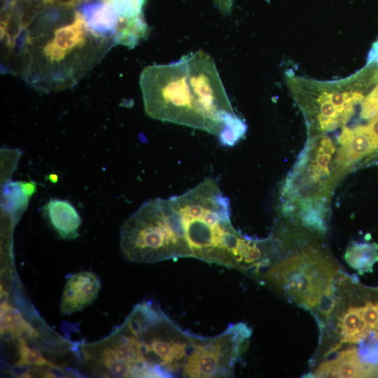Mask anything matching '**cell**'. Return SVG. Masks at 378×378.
Masks as SVG:
<instances>
[{"label":"cell","instance_id":"cell-25","mask_svg":"<svg viewBox=\"0 0 378 378\" xmlns=\"http://www.w3.org/2000/svg\"><path fill=\"white\" fill-rule=\"evenodd\" d=\"M64 3L71 6H78L80 4L84 2L86 0H62Z\"/></svg>","mask_w":378,"mask_h":378},{"label":"cell","instance_id":"cell-5","mask_svg":"<svg viewBox=\"0 0 378 378\" xmlns=\"http://www.w3.org/2000/svg\"><path fill=\"white\" fill-rule=\"evenodd\" d=\"M122 326L150 377H182L190 354L202 337L178 327L150 302L136 304Z\"/></svg>","mask_w":378,"mask_h":378},{"label":"cell","instance_id":"cell-19","mask_svg":"<svg viewBox=\"0 0 378 378\" xmlns=\"http://www.w3.org/2000/svg\"><path fill=\"white\" fill-rule=\"evenodd\" d=\"M17 341L19 354V360L17 362L18 366L34 365L55 368L54 364L43 356L38 348L29 346L23 337L17 338Z\"/></svg>","mask_w":378,"mask_h":378},{"label":"cell","instance_id":"cell-26","mask_svg":"<svg viewBox=\"0 0 378 378\" xmlns=\"http://www.w3.org/2000/svg\"><path fill=\"white\" fill-rule=\"evenodd\" d=\"M48 179L53 183H56L58 179V176L56 174H50L48 176Z\"/></svg>","mask_w":378,"mask_h":378},{"label":"cell","instance_id":"cell-14","mask_svg":"<svg viewBox=\"0 0 378 378\" xmlns=\"http://www.w3.org/2000/svg\"><path fill=\"white\" fill-rule=\"evenodd\" d=\"M43 211L60 238L73 239L78 237L81 218L69 202L51 199L44 205Z\"/></svg>","mask_w":378,"mask_h":378},{"label":"cell","instance_id":"cell-1","mask_svg":"<svg viewBox=\"0 0 378 378\" xmlns=\"http://www.w3.org/2000/svg\"><path fill=\"white\" fill-rule=\"evenodd\" d=\"M139 85L151 118L209 132L225 146L246 134V125L234 112L214 59L202 50L146 66Z\"/></svg>","mask_w":378,"mask_h":378},{"label":"cell","instance_id":"cell-2","mask_svg":"<svg viewBox=\"0 0 378 378\" xmlns=\"http://www.w3.org/2000/svg\"><path fill=\"white\" fill-rule=\"evenodd\" d=\"M114 46L89 27L78 6H56L16 36L7 70L42 92L60 91L77 85Z\"/></svg>","mask_w":378,"mask_h":378},{"label":"cell","instance_id":"cell-17","mask_svg":"<svg viewBox=\"0 0 378 378\" xmlns=\"http://www.w3.org/2000/svg\"><path fill=\"white\" fill-rule=\"evenodd\" d=\"M344 258L349 265L360 274L368 272L378 261V247L374 244L354 243L347 248Z\"/></svg>","mask_w":378,"mask_h":378},{"label":"cell","instance_id":"cell-18","mask_svg":"<svg viewBox=\"0 0 378 378\" xmlns=\"http://www.w3.org/2000/svg\"><path fill=\"white\" fill-rule=\"evenodd\" d=\"M29 198L22 188V181H8L3 187L1 205L8 211H22Z\"/></svg>","mask_w":378,"mask_h":378},{"label":"cell","instance_id":"cell-15","mask_svg":"<svg viewBox=\"0 0 378 378\" xmlns=\"http://www.w3.org/2000/svg\"><path fill=\"white\" fill-rule=\"evenodd\" d=\"M338 334L342 343H359L370 333L360 314L358 307L351 306L344 309L337 318Z\"/></svg>","mask_w":378,"mask_h":378},{"label":"cell","instance_id":"cell-8","mask_svg":"<svg viewBox=\"0 0 378 378\" xmlns=\"http://www.w3.org/2000/svg\"><path fill=\"white\" fill-rule=\"evenodd\" d=\"M337 272L328 254L309 247L274 265L264 278L301 306L314 309L333 295Z\"/></svg>","mask_w":378,"mask_h":378},{"label":"cell","instance_id":"cell-10","mask_svg":"<svg viewBox=\"0 0 378 378\" xmlns=\"http://www.w3.org/2000/svg\"><path fill=\"white\" fill-rule=\"evenodd\" d=\"M108 5L118 17L115 45L134 48L148 35L143 8L145 0H98Z\"/></svg>","mask_w":378,"mask_h":378},{"label":"cell","instance_id":"cell-22","mask_svg":"<svg viewBox=\"0 0 378 378\" xmlns=\"http://www.w3.org/2000/svg\"><path fill=\"white\" fill-rule=\"evenodd\" d=\"M360 358L365 363L378 365V338L373 337L367 344L362 345L360 351Z\"/></svg>","mask_w":378,"mask_h":378},{"label":"cell","instance_id":"cell-23","mask_svg":"<svg viewBox=\"0 0 378 378\" xmlns=\"http://www.w3.org/2000/svg\"><path fill=\"white\" fill-rule=\"evenodd\" d=\"M223 14H228L232 8V0H214Z\"/></svg>","mask_w":378,"mask_h":378},{"label":"cell","instance_id":"cell-24","mask_svg":"<svg viewBox=\"0 0 378 378\" xmlns=\"http://www.w3.org/2000/svg\"><path fill=\"white\" fill-rule=\"evenodd\" d=\"M22 188L25 193L31 197L36 189V184L34 181H22Z\"/></svg>","mask_w":378,"mask_h":378},{"label":"cell","instance_id":"cell-13","mask_svg":"<svg viewBox=\"0 0 378 378\" xmlns=\"http://www.w3.org/2000/svg\"><path fill=\"white\" fill-rule=\"evenodd\" d=\"M378 374V365L369 364L360 358L358 350L349 347L336 356L321 363L313 373L315 377H368Z\"/></svg>","mask_w":378,"mask_h":378},{"label":"cell","instance_id":"cell-7","mask_svg":"<svg viewBox=\"0 0 378 378\" xmlns=\"http://www.w3.org/2000/svg\"><path fill=\"white\" fill-rule=\"evenodd\" d=\"M337 148L326 134L308 139L281 187L284 214L329 211L332 191L344 176L336 166Z\"/></svg>","mask_w":378,"mask_h":378},{"label":"cell","instance_id":"cell-4","mask_svg":"<svg viewBox=\"0 0 378 378\" xmlns=\"http://www.w3.org/2000/svg\"><path fill=\"white\" fill-rule=\"evenodd\" d=\"M286 83L304 116L308 136L343 127L365 96L378 83V60L336 80H318L286 74Z\"/></svg>","mask_w":378,"mask_h":378},{"label":"cell","instance_id":"cell-6","mask_svg":"<svg viewBox=\"0 0 378 378\" xmlns=\"http://www.w3.org/2000/svg\"><path fill=\"white\" fill-rule=\"evenodd\" d=\"M120 237L122 254L131 262L154 263L190 258L169 198L144 202L122 223Z\"/></svg>","mask_w":378,"mask_h":378},{"label":"cell","instance_id":"cell-3","mask_svg":"<svg viewBox=\"0 0 378 378\" xmlns=\"http://www.w3.org/2000/svg\"><path fill=\"white\" fill-rule=\"evenodd\" d=\"M177 212L190 258L246 271L261 264L263 239L240 233L230 220V205L214 178L169 197Z\"/></svg>","mask_w":378,"mask_h":378},{"label":"cell","instance_id":"cell-16","mask_svg":"<svg viewBox=\"0 0 378 378\" xmlns=\"http://www.w3.org/2000/svg\"><path fill=\"white\" fill-rule=\"evenodd\" d=\"M1 334H8L16 339L22 336L36 337V330L23 317L18 309L7 302H3L0 308Z\"/></svg>","mask_w":378,"mask_h":378},{"label":"cell","instance_id":"cell-12","mask_svg":"<svg viewBox=\"0 0 378 378\" xmlns=\"http://www.w3.org/2000/svg\"><path fill=\"white\" fill-rule=\"evenodd\" d=\"M101 284L92 272L83 271L71 275L67 279L60 302V313L70 314L93 302L98 296Z\"/></svg>","mask_w":378,"mask_h":378},{"label":"cell","instance_id":"cell-20","mask_svg":"<svg viewBox=\"0 0 378 378\" xmlns=\"http://www.w3.org/2000/svg\"><path fill=\"white\" fill-rule=\"evenodd\" d=\"M358 308L370 335H378V303L368 302Z\"/></svg>","mask_w":378,"mask_h":378},{"label":"cell","instance_id":"cell-9","mask_svg":"<svg viewBox=\"0 0 378 378\" xmlns=\"http://www.w3.org/2000/svg\"><path fill=\"white\" fill-rule=\"evenodd\" d=\"M251 334L246 325L239 323L229 326L216 336L202 337L190 354L182 377H232Z\"/></svg>","mask_w":378,"mask_h":378},{"label":"cell","instance_id":"cell-21","mask_svg":"<svg viewBox=\"0 0 378 378\" xmlns=\"http://www.w3.org/2000/svg\"><path fill=\"white\" fill-rule=\"evenodd\" d=\"M360 116L370 119L378 112V83L365 96L360 105Z\"/></svg>","mask_w":378,"mask_h":378},{"label":"cell","instance_id":"cell-11","mask_svg":"<svg viewBox=\"0 0 378 378\" xmlns=\"http://www.w3.org/2000/svg\"><path fill=\"white\" fill-rule=\"evenodd\" d=\"M377 148L378 141L370 134L365 125L343 127L337 140V168L344 175L348 169Z\"/></svg>","mask_w":378,"mask_h":378}]
</instances>
